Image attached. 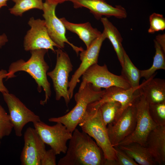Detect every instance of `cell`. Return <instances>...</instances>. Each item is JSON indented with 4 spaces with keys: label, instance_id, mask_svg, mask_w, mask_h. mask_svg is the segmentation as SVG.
I'll use <instances>...</instances> for the list:
<instances>
[{
    "label": "cell",
    "instance_id": "6da1fadb",
    "mask_svg": "<svg viewBox=\"0 0 165 165\" xmlns=\"http://www.w3.org/2000/svg\"><path fill=\"white\" fill-rule=\"evenodd\" d=\"M69 140L65 155L58 165H105L101 149L87 134L75 128Z\"/></svg>",
    "mask_w": 165,
    "mask_h": 165
},
{
    "label": "cell",
    "instance_id": "7a4b0ae2",
    "mask_svg": "<svg viewBox=\"0 0 165 165\" xmlns=\"http://www.w3.org/2000/svg\"><path fill=\"white\" fill-rule=\"evenodd\" d=\"M48 50L42 49L30 51L31 57L27 61L20 59L12 63L7 73V79L14 78L15 73L23 71L29 74L35 80L37 85V90L41 92L42 88L45 93V99L40 101V104H46L51 95L50 84L47 78L49 66L44 60Z\"/></svg>",
    "mask_w": 165,
    "mask_h": 165
},
{
    "label": "cell",
    "instance_id": "3957f363",
    "mask_svg": "<svg viewBox=\"0 0 165 165\" xmlns=\"http://www.w3.org/2000/svg\"><path fill=\"white\" fill-rule=\"evenodd\" d=\"M104 90L94 88L90 83L80 85L74 96L76 105L68 113L62 116L49 119L51 122L60 123L72 133L77 125L83 119L89 105L99 100Z\"/></svg>",
    "mask_w": 165,
    "mask_h": 165
},
{
    "label": "cell",
    "instance_id": "277c9868",
    "mask_svg": "<svg viewBox=\"0 0 165 165\" xmlns=\"http://www.w3.org/2000/svg\"><path fill=\"white\" fill-rule=\"evenodd\" d=\"M79 125L82 131L95 140L105 160L116 161L115 148L110 143L107 126L103 121L99 108L95 109L87 108L83 119Z\"/></svg>",
    "mask_w": 165,
    "mask_h": 165
},
{
    "label": "cell",
    "instance_id": "5b68a950",
    "mask_svg": "<svg viewBox=\"0 0 165 165\" xmlns=\"http://www.w3.org/2000/svg\"><path fill=\"white\" fill-rule=\"evenodd\" d=\"M135 103L136 109V123L134 129L130 135L120 142L117 146L136 143L145 146L149 134L157 126L150 115L148 103L140 93Z\"/></svg>",
    "mask_w": 165,
    "mask_h": 165
},
{
    "label": "cell",
    "instance_id": "8992f818",
    "mask_svg": "<svg viewBox=\"0 0 165 165\" xmlns=\"http://www.w3.org/2000/svg\"><path fill=\"white\" fill-rule=\"evenodd\" d=\"M57 61L55 66L47 75L51 79L55 92V98L59 101L63 97L68 106L71 99L68 93V77L72 71L73 66L68 55L58 48L55 50Z\"/></svg>",
    "mask_w": 165,
    "mask_h": 165
},
{
    "label": "cell",
    "instance_id": "52a82bcc",
    "mask_svg": "<svg viewBox=\"0 0 165 165\" xmlns=\"http://www.w3.org/2000/svg\"><path fill=\"white\" fill-rule=\"evenodd\" d=\"M82 78L80 85L90 83L98 89L112 86L126 89L131 87L122 75H116L111 72L105 64L101 66L96 63L92 65L83 73Z\"/></svg>",
    "mask_w": 165,
    "mask_h": 165
},
{
    "label": "cell",
    "instance_id": "ba28073f",
    "mask_svg": "<svg viewBox=\"0 0 165 165\" xmlns=\"http://www.w3.org/2000/svg\"><path fill=\"white\" fill-rule=\"evenodd\" d=\"M33 124L42 140L50 147L56 155L65 153L68 148L67 143L71 138L72 133L64 125L58 122L50 126L41 121Z\"/></svg>",
    "mask_w": 165,
    "mask_h": 165
},
{
    "label": "cell",
    "instance_id": "9c48e42d",
    "mask_svg": "<svg viewBox=\"0 0 165 165\" xmlns=\"http://www.w3.org/2000/svg\"><path fill=\"white\" fill-rule=\"evenodd\" d=\"M57 5L46 0L43 3L42 16L48 34L57 47L61 49L64 48L65 43H66L70 46L78 55L79 52L83 49L82 47L75 46L70 42L66 37V28L60 19L56 15L55 9Z\"/></svg>",
    "mask_w": 165,
    "mask_h": 165
},
{
    "label": "cell",
    "instance_id": "30bf717a",
    "mask_svg": "<svg viewBox=\"0 0 165 165\" xmlns=\"http://www.w3.org/2000/svg\"><path fill=\"white\" fill-rule=\"evenodd\" d=\"M2 95L8 108L9 115L16 135L20 137L24 126L30 122L41 121L40 117L29 109L14 95L9 93Z\"/></svg>",
    "mask_w": 165,
    "mask_h": 165
},
{
    "label": "cell",
    "instance_id": "8fae6325",
    "mask_svg": "<svg viewBox=\"0 0 165 165\" xmlns=\"http://www.w3.org/2000/svg\"><path fill=\"white\" fill-rule=\"evenodd\" d=\"M135 103L126 108L116 121L107 126L109 140L113 147L130 135L134 129L136 123Z\"/></svg>",
    "mask_w": 165,
    "mask_h": 165
},
{
    "label": "cell",
    "instance_id": "7c38bea8",
    "mask_svg": "<svg viewBox=\"0 0 165 165\" xmlns=\"http://www.w3.org/2000/svg\"><path fill=\"white\" fill-rule=\"evenodd\" d=\"M28 24L30 27L25 35L23 46L26 51L45 49L55 52L57 45L50 37L44 20L31 17Z\"/></svg>",
    "mask_w": 165,
    "mask_h": 165
},
{
    "label": "cell",
    "instance_id": "4fadbf2b",
    "mask_svg": "<svg viewBox=\"0 0 165 165\" xmlns=\"http://www.w3.org/2000/svg\"><path fill=\"white\" fill-rule=\"evenodd\" d=\"M24 145L20 156L22 165H41L46 150L45 144L35 129L29 127L24 135Z\"/></svg>",
    "mask_w": 165,
    "mask_h": 165
},
{
    "label": "cell",
    "instance_id": "5bb4252c",
    "mask_svg": "<svg viewBox=\"0 0 165 165\" xmlns=\"http://www.w3.org/2000/svg\"><path fill=\"white\" fill-rule=\"evenodd\" d=\"M106 38L103 32L95 39L86 50H83L80 53L81 62L78 68L72 75L68 85V93L70 99L72 98L74 90L79 78L83 73L92 65L97 63L100 49L104 40Z\"/></svg>",
    "mask_w": 165,
    "mask_h": 165
},
{
    "label": "cell",
    "instance_id": "9a60e30c",
    "mask_svg": "<svg viewBox=\"0 0 165 165\" xmlns=\"http://www.w3.org/2000/svg\"><path fill=\"white\" fill-rule=\"evenodd\" d=\"M140 85L137 87L124 89L117 86L105 89L101 98L98 101L90 104L88 108L97 109L104 103L111 101L119 103L121 105L119 116L124 110L135 103L140 95Z\"/></svg>",
    "mask_w": 165,
    "mask_h": 165
},
{
    "label": "cell",
    "instance_id": "2e32d148",
    "mask_svg": "<svg viewBox=\"0 0 165 165\" xmlns=\"http://www.w3.org/2000/svg\"><path fill=\"white\" fill-rule=\"evenodd\" d=\"M76 9L85 7L97 20L102 16H114L118 19L126 18L127 13L125 9L120 5L113 6L108 3L105 0H72L71 1Z\"/></svg>",
    "mask_w": 165,
    "mask_h": 165
},
{
    "label": "cell",
    "instance_id": "e0dca14e",
    "mask_svg": "<svg viewBox=\"0 0 165 165\" xmlns=\"http://www.w3.org/2000/svg\"><path fill=\"white\" fill-rule=\"evenodd\" d=\"M156 163L165 164V125L157 126L149 134L145 146Z\"/></svg>",
    "mask_w": 165,
    "mask_h": 165
},
{
    "label": "cell",
    "instance_id": "ac0fdd59",
    "mask_svg": "<svg viewBox=\"0 0 165 165\" xmlns=\"http://www.w3.org/2000/svg\"><path fill=\"white\" fill-rule=\"evenodd\" d=\"M156 74L155 73L140 85V92L149 104L165 101V80L154 78Z\"/></svg>",
    "mask_w": 165,
    "mask_h": 165
},
{
    "label": "cell",
    "instance_id": "d6986e66",
    "mask_svg": "<svg viewBox=\"0 0 165 165\" xmlns=\"http://www.w3.org/2000/svg\"><path fill=\"white\" fill-rule=\"evenodd\" d=\"M60 19L66 29L78 35L86 48L102 33L97 28H93L89 22L75 24L68 21L64 17Z\"/></svg>",
    "mask_w": 165,
    "mask_h": 165
},
{
    "label": "cell",
    "instance_id": "ffe728a7",
    "mask_svg": "<svg viewBox=\"0 0 165 165\" xmlns=\"http://www.w3.org/2000/svg\"><path fill=\"white\" fill-rule=\"evenodd\" d=\"M100 20L104 28L103 32L112 44L122 67L123 64L124 49L122 46L121 35L117 28L107 18L101 17Z\"/></svg>",
    "mask_w": 165,
    "mask_h": 165
},
{
    "label": "cell",
    "instance_id": "44dd1931",
    "mask_svg": "<svg viewBox=\"0 0 165 165\" xmlns=\"http://www.w3.org/2000/svg\"><path fill=\"white\" fill-rule=\"evenodd\" d=\"M117 146L130 156L138 165H154L156 164L147 148L139 143H134Z\"/></svg>",
    "mask_w": 165,
    "mask_h": 165
},
{
    "label": "cell",
    "instance_id": "7402d4cb",
    "mask_svg": "<svg viewBox=\"0 0 165 165\" xmlns=\"http://www.w3.org/2000/svg\"><path fill=\"white\" fill-rule=\"evenodd\" d=\"M122 67L121 75L131 87H138L141 78L140 70L134 64L125 50H124L123 64Z\"/></svg>",
    "mask_w": 165,
    "mask_h": 165
},
{
    "label": "cell",
    "instance_id": "603a6c76",
    "mask_svg": "<svg viewBox=\"0 0 165 165\" xmlns=\"http://www.w3.org/2000/svg\"><path fill=\"white\" fill-rule=\"evenodd\" d=\"M154 41L156 52L152 64L148 69L140 70L141 77H144L146 80L149 78L157 70H165V51L155 39Z\"/></svg>",
    "mask_w": 165,
    "mask_h": 165
},
{
    "label": "cell",
    "instance_id": "cb8c5ba5",
    "mask_svg": "<svg viewBox=\"0 0 165 165\" xmlns=\"http://www.w3.org/2000/svg\"><path fill=\"white\" fill-rule=\"evenodd\" d=\"M15 4L9 9L10 13L16 16H22L23 14L30 9L42 10V0H12Z\"/></svg>",
    "mask_w": 165,
    "mask_h": 165
},
{
    "label": "cell",
    "instance_id": "d4e9b609",
    "mask_svg": "<svg viewBox=\"0 0 165 165\" xmlns=\"http://www.w3.org/2000/svg\"><path fill=\"white\" fill-rule=\"evenodd\" d=\"M121 107L119 103L115 101L105 103L100 107L102 118L106 126L119 117Z\"/></svg>",
    "mask_w": 165,
    "mask_h": 165
},
{
    "label": "cell",
    "instance_id": "484cf974",
    "mask_svg": "<svg viewBox=\"0 0 165 165\" xmlns=\"http://www.w3.org/2000/svg\"><path fill=\"white\" fill-rule=\"evenodd\" d=\"M149 111L151 117L157 126L165 125V101L149 104Z\"/></svg>",
    "mask_w": 165,
    "mask_h": 165
},
{
    "label": "cell",
    "instance_id": "4316f807",
    "mask_svg": "<svg viewBox=\"0 0 165 165\" xmlns=\"http://www.w3.org/2000/svg\"><path fill=\"white\" fill-rule=\"evenodd\" d=\"M13 126L9 115L0 104V139L9 136Z\"/></svg>",
    "mask_w": 165,
    "mask_h": 165
},
{
    "label": "cell",
    "instance_id": "83f0119b",
    "mask_svg": "<svg viewBox=\"0 0 165 165\" xmlns=\"http://www.w3.org/2000/svg\"><path fill=\"white\" fill-rule=\"evenodd\" d=\"M150 27L148 31L149 33L163 31L165 29V19L162 14L153 13L149 17Z\"/></svg>",
    "mask_w": 165,
    "mask_h": 165
},
{
    "label": "cell",
    "instance_id": "f1b7e54d",
    "mask_svg": "<svg viewBox=\"0 0 165 165\" xmlns=\"http://www.w3.org/2000/svg\"><path fill=\"white\" fill-rule=\"evenodd\" d=\"M114 147L117 165H138L130 156L118 146Z\"/></svg>",
    "mask_w": 165,
    "mask_h": 165
},
{
    "label": "cell",
    "instance_id": "f546056e",
    "mask_svg": "<svg viewBox=\"0 0 165 165\" xmlns=\"http://www.w3.org/2000/svg\"><path fill=\"white\" fill-rule=\"evenodd\" d=\"M56 154L52 149L46 150L41 162V165H56Z\"/></svg>",
    "mask_w": 165,
    "mask_h": 165
},
{
    "label": "cell",
    "instance_id": "4dcf8cb0",
    "mask_svg": "<svg viewBox=\"0 0 165 165\" xmlns=\"http://www.w3.org/2000/svg\"><path fill=\"white\" fill-rule=\"evenodd\" d=\"M7 72L6 70L2 69L0 70V92L2 94L9 93L7 89L4 85L3 79L6 78Z\"/></svg>",
    "mask_w": 165,
    "mask_h": 165
},
{
    "label": "cell",
    "instance_id": "1f68e13d",
    "mask_svg": "<svg viewBox=\"0 0 165 165\" xmlns=\"http://www.w3.org/2000/svg\"><path fill=\"white\" fill-rule=\"evenodd\" d=\"M155 40L159 43L163 49L165 51V35L159 34L156 36Z\"/></svg>",
    "mask_w": 165,
    "mask_h": 165
},
{
    "label": "cell",
    "instance_id": "d6a6232c",
    "mask_svg": "<svg viewBox=\"0 0 165 165\" xmlns=\"http://www.w3.org/2000/svg\"><path fill=\"white\" fill-rule=\"evenodd\" d=\"M6 35L5 33L0 35V48H1L8 41Z\"/></svg>",
    "mask_w": 165,
    "mask_h": 165
},
{
    "label": "cell",
    "instance_id": "836d02e7",
    "mask_svg": "<svg viewBox=\"0 0 165 165\" xmlns=\"http://www.w3.org/2000/svg\"><path fill=\"white\" fill-rule=\"evenodd\" d=\"M49 2L58 5V4L63 3L66 1H70L72 0H45Z\"/></svg>",
    "mask_w": 165,
    "mask_h": 165
},
{
    "label": "cell",
    "instance_id": "e575fe53",
    "mask_svg": "<svg viewBox=\"0 0 165 165\" xmlns=\"http://www.w3.org/2000/svg\"><path fill=\"white\" fill-rule=\"evenodd\" d=\"M9 0H0V9L2 7L7 6V2Z\"/></svg>",
    "mask_w": 165,
    "mask_h": 165
},
{
    "label": "cell",
    "instance_id": "d590c367",
    "mask_svg": "<svg viewBox=\"0 0 165 165\" xmlns=\"http://www.w3.org/2000/svg\"><path fill=\"white\" fill-rule=\"evenodd\" d=\"M0 145H1V141H0Z\"/></svg>",
    "mask_w": 165,
    "mask_h": 165
}]
</instances>
